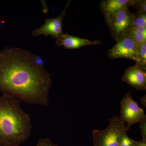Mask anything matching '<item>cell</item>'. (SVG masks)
<instances>
[{
  "label": "cell",
  "instance_id": "obj_7",
  "mask_svg": "<svg viewBox=\"0 0 146 146\" xmlns=\"http://www.w3.org/2000/svg\"><path fill=\"white\" fill-rule=\"evenodd\" d=\"M70 2L71 1H68L65 9L59 16L46 19L44 24L42 27L33 30L32 32L33 36L35 37L41 35L45 36L50 35L56 39L61 37L64 34L63 31V17L66 14Z\"/></svg>",
  "mask_w": 146,
  "mask_h": 146
},
{
  "label": "cell",
  "instance_id": "obj_18",
  "mask_svg": "<svg viewBox=\"0 0 146 146\" xmlns=\"http://www.w3.org/2000/svg\"><path fill=\"white\" fill-rule=\"evenodd\" d=\"M136 146H146V140L142 139L141 141H138Z\"/></svg>",
  "mask_w": 146,
  "mask_h": 146
},
{
  "label": "cell",
  "instance_id": "obj_14",
  "mask_svg": "<svg viewBox=\"0 0 146 146\" xmlns=\"http://www.w3.org/2000/svg\"><path fill=\"white\" fill-rule=\"evenodd\" d=\"M125 130L121 133L119 137V146H136L138 141L129 138Z\"/></svg>",
  "mask_w": 146,
  "mask_h": 146
},
{
  "label": "cell",
  "instance_id": "obj_16",
  "mask_svg": "<svg viewBox=\"0 0 146 146\" xmlns=\"http://www.w3.org/2000/svg\"><path fill=\"white\" fill-rule=\"evenodd\" d=\"M35 146H59L52 143L48 138H42L39 139L38 143Z\"/></svg>",
  "mask_w": 146,
  "mask_h": 146
},
{
  "label": "cell",
  "instance_id": "obj_1",
  "mask_svg": "<svg viewBox=\"0 0 146 146\" xmlns=\"http://www.w3.org/2000/svg\"><path fill=\"white\" fill-rule=\"evenodd\" d=\"M42 58L17 47L0 50V92L29 105L47 106L52 85Z\"/></svg>",
  "mask_w": 146,
  "mask_h": 146
},
{
  "label": "cell",
  "instance_id": "obj_6",
  "mask_svg": "<svg viewBox=\"0 0 146 146\" xmlns=\"http://www.w3.org/2000/svg\"><path fill=\"white\" fill-rule=\"evenodd\" d=\"M115 46L108 51L107 55L110 59L125 58L135 61L138 45L132 40L128 33L120 36Z\"/></svg>",
  "mask_w": 146,
  "mask_h": 146
},
{
  "label": "cell",
  "instance_id": "obj_2",
  "mask_svg": "<svg viewBox=\"0 0 146 146\" xmlns=\"http://www.w3.org/2000/svg\"><path fill=\"white\" fill-rule=\"evenodd\" d=\"M20 100L0 96V146H19L31 134V118L20 105Z\"/></svg>",
  "mask_w": 146,
  "mask_h": 146
},
{
  "label": "cell",
  "instance_id": "obj_15",
  "mask_svg": "<svg viewBox=\"0 0 146 146\" xmlns=\"http://www.w3.org/2000/svg\"><path fill=\"white\" fill-rule=\"evenodd\" d=\"M132 7L137 11V13L146 14V0H138V1Z\"/></svg>",
  "mask_w": 146,
  "mask_h": 146
},
{
  "label": "cell",
  "instance_id": "obj_5",
  "mask_svg": "<svg viewBox=\"0 0 146 146\" xmlns=\"http://www.w3.org/2000/svg\"><path fill=\"white\" fill-rule=\"evenodd\" d=\"M132 14L128 8L125 9L105 19L111 36L115 41L127 33L131 27Z\"/></svg>",
  "mask_w": 146,
  "mask_h": 146
},
{
  "label": "cell",
  "instance_id": "obj_9",
  "mask_svg": "<svg viewBox=\"0 0 146 146\" xmlns=\"http://www.w3.org/2000/svg\"><path fill=\"white\" fill-rule=\"evenodd\" d=\"M102 42L100 40L91 41L82 39L66 33L56 39V44L58 46H63L66 49H78L85 46L102 44Z\"/></svg>",
  "mask_w": 146,
  "mask_h": 146
},
{
  "label": "cell",
  "instance_id": "obj_11",
  "mask_svg": "<svg viewBox=\"0 0 146 146\" xmlns=\"http://www.w3.org/2000/svg\"><path fill=\"white\" fill-rule=\"evenodd\" d=\"M127 33L137 45L146 42V27H131Z\"/></svg>",
  "mask_w": 146,
  "mask_h": 146
},
{
  "label": "cell",
  "instance_id": "obj_13",
  "mask_svg": "<svg viewBox=\"0 0 146 146\" xmlns=\"http://www.w3.org/2000/svg\"><path fill=\"white\" fill-rule=\"evenodd\" d=\"M146 27V14L132 13L131 27Z\"/></svg>",
  "mask_w": 146,
  "mask_h": 146
},
{
  "label": "cell",
  "instance_id": "obj_12",
  "mask_svg": "<svg viewBox=\"0 0 146 146\" xmlns=\"http://www.w3.org/2000/svg\"><path fill=\"white\" fill-rule=\"evenodd\" d=\"M136 65L142 70L146 72V42L138 45L135 60Z\"/></svg>",
  "mask_w": 146,
  "mask_h": 146
},
{
  "label": "cell",
  "instance_id": "obj_8",
  "mask_svg": "<svg viewBox=\"0 0 146 146\" xmlns=\"http://www.w3.org/2000/svg\"><path fill=\"white\" fill-rule=\"evenodd\" d=\"M122 80L138 91H146V72L136 65L126 70Z\"/></svg>",
  "mask_w": 146,
  "mask_h": 146
},
{
  "label": "cell",
  "instance_id": "obj_10",
  "mask_svg": "<svg viewBox=\"0 0 146 146\" xmlns=\"http://www.w3.org/2000/svg\"><path fill=\"white\" fill-rule=\"evenodd\" d=\"M138 0H103L100 4V8L106 19L118 11L133 6Z\"/></svg>",
  "mask_w": 146,
  "mask_h": 146
},
{
  "label": "cell",
  "instance_id": "obj_17",
  "mask_svg": "<svg viewBox=\"0 0 146 146\" xmlns=\"http://www.w3.org/2000/svg\"><path fill=\"white\" fill-rule=\"evenodd\" d=\"M140 129L142 139L146 140V119L143 120L140 122Z\"/></svg>",
  "mask_w": 146,
  "mask_h": 146
},
{
  "label": "cell",
  "instance_id": "obj_3",
  "mask_svg": "<svg viewBox=\"0 0 146 146\" xmlns=\"http://www.w3.org/2000/svg\"><path fill=\"white\" fill-rule=\"evenodd\" d=\"M108 121L106 128L93 131V146H119L120 135L126 130L125 123L118 115H114Z\"/></svg>",
  "mask_w": 146,
  "mask_h": 146
},
{
  "label": "cell",
  "instance_id": "obj_4",
  "mask_svg": "<svg viewBox=\"0 0 146 146\" xmlns=\"http://www.w3.org/2000/svg\"><path fill=\"white\" fill-rule=\"evenodd\" d=\"M120 114L122 119L127 124L126 126L127 131L134 124L146 119L143 110L132 98L131 91L127 93L121 100Z\"/></svg>",
  "mask_w": 146,
  "mask_h": 146
},
{
  "label": "cell",
  "instance_id": "obj_19",
  "mask_svg": "<svg viewBox=\"0 0 146 146\" xmlns=\"http://www.w3.org/2000/svg\"><path fill=\"white\" fill-rule=\"evenodd\" d=\"M141 104L145 107L146 106V95L142 97L141 99Z\"/></svg>",
  "mask_w": 146,
  "mask_h": 146
}]
</instances>
